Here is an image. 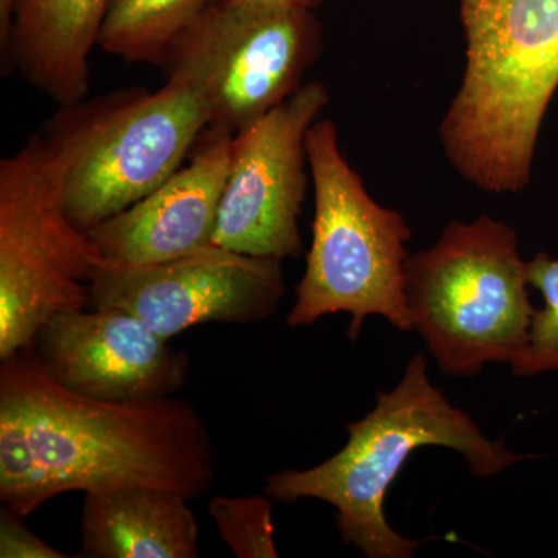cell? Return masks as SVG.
Here are the masks:
<instances>
[{
  "label": "cell",
  "instance_id": "cell-1",
  "mask_svg": "<svg viewBox=\"0 0 558 558\" xmlns=\"http://www.w3.org/2000/svg\"><path fill=\"white\" fill-rule=\"evenodd\" d=\"M216 480L215 449L186 400L110 402L61 387L32 347L0 366V499L21 517L70 492L156 487L191 499Z\"/></svg>",
  "mask_w": 558,
  "mask_h": 558
},
{
  "label": "cell",
  "instance_id": "cell-2",
  "mask_svg": "<svg viewBox=\"0 0 558 558\" xmlns=\"http://www.w3.org/2000/svg\"><path fill=\"white\" fill-rule=\"evenodd\" d=\"M347 432L348 442L328 461L267 476L264 495L288 505L310 498L333 506L341 542L368 558H410L421 546L396 532L384 510L389 487L414 451L429 446L458 451L481 480L527 458L486 438L470 414L429 381L422 354L410 360L391 391L377 392L376 407Z\"/></svg>",
  "mask_w": 558,
  "mask_h": 558
},
{
  "label": "cell",
  "instance_id": "cell-3",
  "mask_svg": "<svg viewBox=\"0 0 558 558\" xmlns=\"http://www.w3.org/2000/svg\"><path fill=\"white\" fill-rule=\"evenodd\" d=\"M459 14L465 70L440 142L473 185L519 193L558 89V0H459Z\"/></svg>",
  "mask_w": 558,
  "mask_h": 558
},
{
  "label": "cell",
  "instance_id": "cell-4",
  "mask_svg": "<svg viewBox=\"0 0 558 558\" xmlns=\"http://www.w3.org/2000/svg\"><path fill=\"white\" fill-rule=\"evenodd\" d=\"M519 234L490 216L451 220L433 247L409 256L405 295L411 326L444 374L478 376L509 363L526 344L535 307Z\"/></svg>",
  "mask_w": 558,
  "mask_h": 558
},
{
  "label": "cell",
  "instance_id": "cell-5",
  "mask_svg": "<svg viewBox=\"0 0 558 558\" xmlns=\"http://www.w3.org/2000/svg\"><path fill=\"white\" fill-rule=\"evenodd\" d=\"M306 150L314 182V222L288 325L303 328L347 312L352 341H357L369 317H384L405 332L413 330L405 295L409 222L402 213L369 196L341 153L332 120L312 124Z\"/></svg>",
  "mask_w": 558,
  "mask_h": 558
},
{
  "label": "cell",
  "instance_id": "cell-6",
  "mask_svg": "<svg viewBox=\"0 0 558 558\" xmlns=\"http://www.w3.org/2000/svg\"><path fill=\"white\" fill-rule=\"evenodd\" d=\"M208 128L204 101L178 81L61 106L44 131L64 149L69 219L89 231L145 199L185 165Z\"/></svg>",
  "mask_w": 558,
  "mask_h": 558
},
{
  "label": "cell",
  "instance_id": "cell-7",
  "mask_svg": "<svg viewBox=\"0 0 558 558\" xmlns=\"http://www.w3.org/2000/svg\"><path fill=\"white\" fill-rule=\"evenodd\" d=\"M64 172L46 131L0 161V360L31 348L53 315L92 306L105 263L65 213Z\"/></svg>",
  "mask_w": 558,
  "mask_h": 558
},
{
  "label": "cell",
  "instance_id": "cell-8",
  "mask_svg": "<svg viewBox=\"0 0 558 558\" xmlns=\"http://www.w3.org/2000/svg\"><path fill=\"white\" fill-rule=\"evenodd\" d=\"M310 9L213 0L172 43L161 68L204 101L209 126L238 134L303 86L322 53Z\"/></svg>",
  "mask_w": 558,
  "mask_h": 558
},
{
  "label": "cell",
  "instance_id": "cell-9",
  "mask_svg": "<svg viewBox=\"0 0 558 558\" xmlns=\"http://www.w3.org/2000/svg\"><path fill=\"white\" fill-rule=\"evenodd\" d=\"M328 105L325 84L311 81L233 135L213 244L259 258H299L310 182L306 137Z\"/></svg>",
  "mask_w": 558,
  "mask_h": 558
},
{
  "label": "cell",
  "instance_id": "cell-10",
  "mask_svg": "<svg viewBox=\"0 0 558 558\" xmlns=\"http://www.w3.org/2000/svg\"><path fill=\"white\" fill-rule=\"evenodd\" d=\"M286 292L282 259L209 244L149 266H102L90 307H120L170 340L204 323L250 325L269 319Z\"/></svg>",
  "mask_w": 558,
  "mask_h": 558
},
{
  "label": "cell",
  "instance_id": "cell-11",
  "mask_svg": "<svg viewBox=\"0 0 558 558\" xmlns=\"http://www.w3.org/2000/svg\"><path fill=\"white\" fill-rule=\"evenodd\" d=\"M32 349L51 379L86 398H170L189 380V355L174 351L142 318L120 307L53 315Z\"/></svg>",
  "mask_w": 558,
  "mask_h": 558
},
{
  "label": "cell",
  "instance_id": "cell-12",
  "mask_svg": "<svg viewBox=\"0 0 558 558\" xmlns=\"http://www.w3.org/2000/svg\"><path fill=\"white\" fill-rule=\"evenodd\" d=\"M233 134L209 126L163 185L87 231L105 266H149L213 244Z\"/></svg>",
  "mask_w": 558,
  "mask_h": 558
},
{
  "label": "cell",
  "instance_id": "cell-13",
  "mask_svg": "<svg viewBox=\"0 0 558 558\" xmlns=\"http://www.w3.org/2000/svg\"><path fill=\"white\" fill-rule=\"evenodd\" d=\"M110 0H13L3 73L60 106L84 100L89 58L98 46Z\"/></svg>",
  "mask_w": 558,
  "mask_h": 558
},
{
  "label": "cell",
  "instance_id": "cell-14",
  "mask_svg": "<svg viewBox=\"0 0 558 558\" xmlns=\"http://www.w3.org/2000/svg\"><path fill=\"white\" fill-rule=\"evenodd\" d=\"M191 499L156 487L86 494L81 549L87 558H196L199 526Z\"/></svg>",
  "mask_w": 558,
  "mask_h": 558
},
{
  "label": "cell",
  "instance_id": "cell-15",
  "mask_svg": "<svg viewBox=\"0 0 558 558\" xmlns=\"http://www.w3.org/2000/svg\"><path fill=\"white\" fill-rule=\"evenodd\" d=\"M213 0H110L98 46L130 64L161 68L172 43Z\"/></svg>",
  "mask_w": 558,
  "mask_h": 558
},
{
  "label": "cell",
  "instance_id": "cell-16",
  "mask_svg": "<svg viewBox=\"0 0 558 558\" xmlns=\"http://www.w3.org/2000/svg\"><path fill=\"white\" fill-rule=\"evenodd\" d=\"M531 288L543 296V310L535 311L526 344L509 363L515 377L558 373V259L539 252L527 260Z\"/></svg>",
  "mask_w": 558,
  "mask_h": 558
},
{
  "label": "cell",
  "instance_id": "cell-17",
  "mask_svg": "<svg viewBox=\"0 0 558 558\" xmlns=\"http://www.w3.org/2000/svg\"><path fill=\"white\" fill-rule=\"evenodd\" d=\"M274 499L267 497H215L209 499L208 515L219 537L238 558H277Z\"/></svg>",
  "mask_w": 558,
  "mask_h": 558
},
{
  "label": "cell",
  "instance_id": "cell-18",
  "mask_svg": "<svg viewBox=\"0 0 558 558\" xmlns=\"http://www.w3.org/2000/svg\"><path fill=\"white\" fill-rule=\"evenodd\" d=\"M24 517L7 508L0 517V557L2 558H68L25 526Z\"/></svg>",
  "mask_w": 558,
  "mask_h": 558
},
{
  "label": "cell",
  "instance_id": "cell-19",
  "mask_svg": "<svg viewBox=\"0 0 558 558\" xmlns=\"http://www.w3.org/2000/svg\"><path fill=\"white\" fill-rule=\"evenodd\" d=\"M11 3L13 0H0V53L9 44L11 25Z\"/></svg>",
  "mask_w": 558,
  "mask_h": 558
},
{
  "label": "cell",
  "instance_id": "cell-20",
  "mask_svg": "<svg viewBox=\"0 0 558 558\" xmlns=\"http://www.w3.org/2000/svg\"><path fill=\"white\" fill-rule=\"evenodd\" d=\"M255 2L267 3V5L288 7V9L314 10L319 0H255Z\"/></svg>",
  "mask_w": 558,
  "mask_h": 558
}]
</instances>
